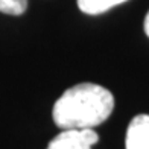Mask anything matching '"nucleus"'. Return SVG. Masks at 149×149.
Returning a JSON list of instances; mask_svg holds the SVG:
<instances>
[{"instance_id": "obj_4", "label": "nucleus", "mask_w": 149, "mask_h": 149, "mask_svg": "<svg viewBox=\"0 0 149 149\" xmlns=\"http://www.w3.org/2000/svg\"><path fill=\"white\" fill-rule=\"evenodd\" d=\"M126 0H78V8L88 15L102 14Z\"/></svg>"}, {"instance_id": "obj_2", "label": "nucleus", "mask_w": 149, "mask_h": 149, "mask_svg": "<svg viewBox=\"0 0 149 149\" xmlns=\"http://www.w3.org/2000/svg\"><path fill=\"white\" fill-rule=\"evenodd\" d=\"M99 141L94 130H64L50 140L47 149H91Z\"/></svg>"}, {"instance_id": "obj_5", "label": "nucleus", "mask_w": 149, "mask_h": 149, "mask_svg": "<svg viewBox=\"0 0 149 149\" xmlns=\"http://www.w3.org/2000/svg\"><path fill=\"white\" fill-rule=\"evenodd\" d=\"M28 8V0H0V12L9 15H22Z\"/></svg>"}, {"instance_id": "obj_6", "label": "nucleus", "mask_w": 149, "mask_h": 149, "mask_svg": "<svg viewBox=\"0 0 149 149\" xmlns=\"http://www.w3.org/2000/svg\"><path fill=\"white\" fill-rule=\"evenodd\" d=\"M145 32H146V35L149 37V12L145 17Z\"/></svg>"}, {"instance_id": "obj_1", "label": "nucleus", "mask_w": 149, "mask_h": 149, "mask_svg": "<svg viewBox=\"0 0 149 149\" xmlns=\"http://www.w3.org/2000/svg\"><path fill=\"white\" fill-rule=\"evenodd\" d=\"M114 97L97 84H78L67 88L53 105V122L63 130H94L110 117Z\"/></svg>"}, {"instance_id": "obj_3", "label": "nucleus", "mask_w": 149, "mask_h": 149, "mask_svg": "<svg viewBox=\"0 0 149 149\" xmlns=\"http://www.w3.org/2000/svg\"><path fill=\"white\" fill-rule=\"evenodd\" d=\"M126 149H149V116H135L126 131Z\"/></svg>"}]
</instances>
